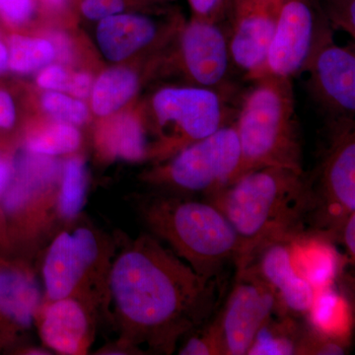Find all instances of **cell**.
I'll list each match as a JSON object with an SVG mask.
<instances>
[{
	"instance_id": "6da1fadb",
	"label": "cell",
	"mask_w": 355,
	"mask_h": 355,
	"mask_svg": "<svg viewBox=\"0 0 355 355\" xmlns=\"http://www.w3.org/2000/svg\"><path fill=\"white\" fill-rule=\"evenodd\" d=\"M219 280L198 275L153 235H119L106 306L118 338L103 354H174L217 311Z\"/></svg>"
},
{
	"instance_id": "7a4b0ae2",
	"label": "cell",
	"mask_w": 355,
	"mask_h": 355,
	"mask_svg": "<svg viewBox=\"0 0 355 355\" xmlns=\"http://www.w3.org/2000/svg\"><path fill=\"white\" fill-rule=\"evenodd\" d=\"M205 200L221 210L237 235L236 272L251 265L268 245L308 233L314 210L309 178L282 167L245 173Z\"/></svg>"
},
{
	"instance_id": "3957f363",
	"label": "cell",
	"mask_w": 355,
	"mask_h": 355,
	"mask_svg": "<svg viewBox=\"0 0 355 355\" xmlns=\"http://www.w3.org/2000/svg\"><path fill=\"white\" fill-rule=\"evenodd\" d=\"M139 216L150 231L207 279H220L234 265L239 241L230 222L214 203L177 193H153L137 200Z\"/></svg>"
},
{
	"instance_id": "277c9868",
	"label": "cell",
	"mask_w": 355,
	"mask_h": 355,
	"mask_svg": "<svg viewBox=\"0 0 355 355\" xmlns=\"http://www.w3.org/2000/svg\"><path fill=\"white\" fill-rule=\"evenodd\" d=\"M254 81L234 123L241 149L236 179L263 167L304 172L291 79L265 76Z\"/></svg>"
},
{
	"instance_id": "5b68a950",
	"label": "cell",
	"mask_w": 355,
	"mask_h": 355,
	"mask_svg": "<svg viewBox=\"0 0 355 355\" xmlns=\"http://www.w3.org/2000/svg\"><path fill=\"white\" fill-rule=\"evenodd\" d=\"M78 216L53 236L44 251V301L76 298L96 313L106 312L114 239Z\"/></svg>"
},
{
	"instance_id": "8992f818",
	"label": "cell",
	"mask_w": 355,
	"mask_h": 355,
	"mask_svg": "<svg viewBox=\"0 0 355 355\" xmlns=\"http://www.w3.org/2000/svg\"><path fill=\"white\" fill-rule=\"evenodd\" d=\"M62 163L21 147L14 151L13 175L0 203L6 237V253L24 249L58 216Z\"/></svg>"
},
{
	"instance_id": "52a82bcc",
	"label": "cell",
	"mask_w": 355,
	"mask_h": 355,
	"mask_svg": "<svg viewBox=\"0 0 355 355\" xmlns=\"http://www.w3.org/2000/svg\"><path fill=\"white\" fill-rule=\"evenodd\" d=\"M241 149L234 123L178 151L144 176L165 193L211 197L237 177Z\"/></svg>"
},
{
	"instance_id": "ba28073f",
	"label": "cell",
	"mask_w": 355,
	"mask_h": 355,
	"mask_svg": "<svg viewBox=\"0 0 355 355\" xmlns=\"http://www.w3.org/2000/svg\"><path fill=\"white\" fill-rule=\"evenodd\" d=\"M149 112L158 140L147 157L159 161L230 125L228 110L216 89L200 86L159 89L149 102Z\"/></svg>"
},
{
	"instance_id": "9c48e42d",
	"label": "cell",
	"mask_w": 355,
	"mask_h": 355,
	"mask_svg": "<svg viewBox=\"0 0 355 355\" xmlns=\"http://www.w3.org/2000/svg\"><path fill=\"white\" fill-rule=\"evenodd\" d=\"M309 181L314 198L309 232L335 241L343 224L355 212L354 119H334L328 147Z\"/></svg>"
},
{
	"instance_id": "30bf717a",
	"label": "cell",
	"mask_w": 355,
	"mask_h": 355,
	"mask_svg": "<svg viewBox=\"0 0 355 355\" xmlns=\"http://www.w3.org/2000/svg\"><path fill=\"white\" fill-rule=\"evenodd\" d=\"M282 313L279 299L253 266L236 272L234 286L212 319L222 355H247L268 320Z\"/></svg>"
},
{
	"instance_id": "8fae6325",
	"label": "cell",
	"mask_w": 355,
	"mask_h": 355,
	"mask_svg": "<svg viewBox=\"0 0 355 355\" xmlns=\"http://www.w3.org/2000/svg\"><path fill=\"white\" fill-rule=\"evenodd\" d=\"M331 31L312 0H282L261 76L291 79L304 72L318 44ZM257 78V79H258Z\"/></svg>"
},
{
	"instance_id": "7c38bea8",
	"label": "cell",
	"mask_w": 355,
	"mask_h": 355,
	"mask_svg": "<svg viewBox=\"0 0 355 355\" xmlns=\"http://www.w3.org/2000/svg\"><path fill=\"white\" fill-rule=\"evenodd\" d=\"M43 299L31 266L0 251V354L25 347Z\"/></svg>"
},
{
	"instance_id": "4fadbf2b",
	"label": "cell",
	"mask_w": 355,
	"mask_h": 355,
	"mask_svg": "<svg viewBox=\"0 0 355 355\" xmlns=\"http://www.w3.org/2000/svg\"><path fill=\"white\" fill-rule=\"evenodd\" d=\"M305 71L309 90L318 104L334 119H352L355 112V51L354 44L340 46L331 31L318 44Z\"/></svg>"
},
{
	"instance_id": "5bb4252c",
	"label": "cell",
	"mask_w": 355,
	"mask_h": 355,
	"mask_svg": "<svg viewBox=\"0 0 355 355\" xmlns=\"http://www.w3.org/2000/svg\"><path fill=\"white\" fill-rule=\"evenodd\" d=\"M175 38L178 67L189 85L217 90L232 62L228 36L219 23L191 17L182 23Z\"/></svg>"
},
{
	"instance_id": "9a60e30c",
	"label": "cell",
	"mask_w": 355,
	"mask_h": 355,
	"mask_svg": "<svg viewBox=\"0 0 355 355\" xmlns=\"http://www.w3.org/2000/svg\"><path fill=\"white\" fill-rule=\"evenodd\" d=\"M282 0H229L231 62L250 80L261 76Z\"/></svg>"
},
{
	"instance_id": "2e32d148",
	"label": "cell",
	"mask_w": 355,
	"mask_h": 355,
	"mask_svg": "<svg viewBox=\"0 0 355 355\" xmlns=\"http://www.w3.org/2000/svg\"><path fill=\"white\" fill-rule=\"evenodd\" d=\"M96 314L78 299L43 300L35 324L49 350L65 355L87 354L94 342Z\"/></svg>"
},
{
	"instance_id": "e0dca14e",
	"label": "cell",
	"mask_w": 355,
	"mask_h": 355,
	"mask_svg": "<svg viewBox=\"0 0 355 355\" xmlns=\"http://www.w3.org/2000/svg\"><path fill=\"white\" fill-rule=\"evenodd\" d=\"M183 22L165 28L146 14L120 12L99 21L96 39L107 60L123 62L151 50L168 36H174Z\"/></svg>"
},
{
	"instance_id": "ac0fdd59",
	"label": "cell",
	"mask_w": 355,
	"mask_h": 355,
	"mask_svg": "<svg viewBox=\"0 0 355 355\" xmlns=\"http://www.w3.org/2000/svg\"><path fill=\"white\" fill-rule=\"evenodd\" d=\"M250 266L272 287L284 314L307 316L317 291L298 272L291 242H275L263 248Z\"/></svg>"
},
{
	"instance_id": "d6986e66",
	"label": "cell",
	"mask_w": 355,
	"mask_h": 355,
	"mask_svg": "<svg viewBox=\"0 0 355 355\" xmlns=\"http://www.w3.org/2000/svg\"><path fill=\"white\" fill-rule=\"evenodd\" d=\"M105 119L96 133V146L103 157L128 162L147 157L146 130L139 114L125 112Z\"/></svg>"
},
{
	"instance_id": "ffe728a7",
	"label": "cell",
	"mask_w": 355,
	"mask_h": 355,
	"mask_svg": "<svg viewBox=\"0 0 355 355\" xmlns=\"http://www.w3.org/2000/svg\"><path fill=\"white\" fill-rule=\"evenodd\" d=\"M141 78L137 69L125 65L104 70L93 83L90 108L99 118L120 113L137 97Z\"/></svg>"
},
{
	"instance_id": "44dd1931",
	"label": "cell",
	"mask_w": 355,
	"mask_h": 355,
	"mask_svg": "<svg viewBox=\"0 0 355 355\" xmlns=\"http://www.w3.org/2000/svg\"><path fill=\"white\" fill-rule=\"evenodd\" d=\"M312 330L297 317L277 313L259 331L247 355H307Z\"/></svg>"
},
{
	"instance_id": "7402d4cb",
	"label": "cell",
	"mask_w": 355,
	"mask_h": 355,
	"mask_svg": "<svg viewBox=\"0 0 355 355\" xmlns=\"http://www.w3.org/2000/svg\"><path fill=\"white\" fill-rule=\"evenodd\" d=\"M330 243L314 233H305L291 242L298 272L316 291L331 286L336 279L338 259Z\"/></svg>"
},
{
	"instance_id": "603a6c76",
	"label": "cell",
	"mask_w": 355,
	"mask_h": 355,
	"mask_svg": "<svg viewBox=\"0 0 355 355\" xmlns=\"http://www.w3.org/2000/svg\"><path fill=\"white\" fill-rule=\"evenodd\" d=\"M83 135L78 127L51 121L26 132L22 147L38 155L58 157L71 155L81 146Z\"/></svg>"
},
{
	"instance_id": "cb8c5ba5",
	"label": "cell",
	"mask_w": 355,
	"mask_h": 355,
	"mask_svg": "<svg viewBox=\"0 0 355 355\" xmlns=\"http://www.w3.org/2000/svg\"><path fill=\"white\" fill-rule=\"evenodd\" d=\"M88 193V172L81 156H70L62 164L58 184V218L69 222L80 216Z\"/></svg>"
},
{
	"instance_id": "d4e9b609",
	"label": "cell",
	"mask_w": 355,
	"mask_h": 355,
	"mask_svg": "<svg viewBox=\"0 0 355 355\" xmlns=\"http://www.w3.org/2000/svg\"><path fill=\"white\" fill-rule=\"evenodd\" d=\"M349 313L345 299L330 286L317 291L307 316L311 329L320 335L345 340L349 331Z\"/></svg>"
},
{
	"instance_id": "484cf974",
	"label": "cell",
	"mask_w": 355,
	"mask_h": 355,
	"mask_svg": "<svg viewBox=\"0 0 355 355\" xmlns=\"http://www.w3.org/2000/svg\"><path fill=\"white\" fill-rule=\"evenodd\" d=\"M8 70L16 74L40 71L57 58L55 46L48 38L13 33L6 39Z\"/></svg>"
},
{
	"instance_id": "4316f807",
	"label": "cell",
	"mask_w": 355,
	"mask_h": 355,
	"mask_svg": "<svg viewBox=\"0 0 355 355\" xmlns=\"http://www.w3.org/2000/svg\"><path fill=\"white\" fill-rule=\"evenodd\" d=\"M40 105L51 121L80 127L90 118L85 102L67 93L46 91L40 98Z\"/></svg>"
},
{
	"instance_id": "83f0119b",
	"label": "cell",
	"mask_w": 355,
	"mask_h": 355,
	"mask_svg": "<svg viewBox=\"0 0 355 355\" xmlns=\"http://www.w3.org/2000/svg\"><path fill=\"white\" fill-rule=\"evenodd\" d=\"M180 355H222L220 340L214 321H209L186 336Z\"/></svg>"
},
{
	"instance_id": "f1b7e54d",
	"label": "cell",
	"mask_w": 355,
	"mask_h": 355,
	"mask_svg": "<svg viewBox=\"0 0 355 355\" xmlns=\"http://www.w3.org/2000/svg\"><path fill=\"white\" fill-rule=\"evenodd\" d=\"M326 19L331 27L355 37V0H328Z\"/></svg>"
},
{
	"instance_id": "f546056e",
	"label": "cell",
	"mask_w": 355,
	"mask_h": 355,
	"mask_svg": "<svg viewBox=\"0 0 355 355\" xmlns=\"http://www.w3.org/2000/svg\"><path fill=\"white\" fill-rule=\"evenodd\" d=\"M34 13L35 0H0V19L8 27H22Z\"/></svg>"
},
{
	"instance_id": "4dcf8cb0",
	"label": "cell",
	"mask_w": 355,
	"mask_h": 355,
	"mask_svg": "<svg viewBox=\"0 0 355 355\" xmlns=\"http://www.w3.org/2000/svg\"><path fill=\"white\" fill-rule=\"evenodd\" d=\"M72 71L67 65L51 64L40 70L37 76L36 83L40 88L46 91H58L69 92Z\"/></svg>"
},
{
	"instance_id": "1f68e13d",
	"label": "cell",
	"mask_w": 355,
	"mask_h": 355,
	"mask_svg": "<svg viewBox=\"0 0 355 355\" xmlns=\"http://www.w3.org/2000/svg\"><path fill=\"white\" fill-rule=\"evenodd\" d=\"M127 0H81L80 10L89 20L100 21L123 12Z\"/></svg>"
},
{
	"instance_id": "d6a6232c",
	"label": "cell",
	"mask_w": 355,
	"mask_h": 355,
	"mask_svg": "<svg viewBox=\"0 0 355 355\" xmlns=\"http://www.w3.org/2000/svg\"><path fill=\"white\" fill-rule=\"evenodd\" d=\"M193 17L219 23L228 15L229 0H188Z\"/></svg>"
},
{
	"instance_id": "836d02e7",
	"label": "cell",
	"mask_w": 355,
	"mask_h": 355,
	"mask_svg": "<svg viewBox=\"0 0 355 355\" xmlns=\"http://www.w3.org/2000/svg\"><path fill=\"white\" fill-rule=\"evenodd\" d=\"M18 111L15 100L8 89L0 86V132H8L17 123Z\"/></svg>"
},
{
	"instance_id": "e575fe53",
	"label": "cell",
	"mask_w": 355,
	"mask_h": 355,
	"mask_svg": "<svg viewBox=\"0 0 355 355\" xmlns=\"http://www.w3.org/2000/svg\"><path fill=\"white\" fill-rule=\"evenodd\" d=\"M48 39L55 46L57 58L60 64L67 65L74 62L76 57V48H74L73 41L67 33L51 31Z\"/></svg>"
},
{
	"instance_id": "d590c367",
	"label": "cell",
	"mask_w": 355,
	"mask_h": 355,
	"mask_svg": "<svg viewBox=\"0 0 355 355\" xmlns=\"http://www.w3.org/2000/svg\"><path fill=\"white\" fill-rule=\"evenodd\" d=\"M94 78L92 74L85 70L72 71L71 80L67 94L84 100L90 96Z\"/></svg>"
},
{
	"instance_id": "8d00e7d4",
	"label": "cell",
	"mask_w": 355,
	"mask_h": 355,
	"mask_svg": "<svg viewBox=\"0 0 355 355\" xmlns=\"http://www.w3.org/2000/svg\"><path fill=\"white\" fill-rule=\"evenodd\" d=\"M355 212L347 217V220L343 224L340 231L336 236L335 241L342 243L343 249L349 254L350 260L354 261L355 254Z\"/></svg>"
},
{
	"instance_id": "74e56055",
	"label": "cell",
	"mask_w": 355,
	"mask_h": 355,
	"mask_svg": "<svg viewBox=\"0 0 355 355\" xmlns=\"http://www.w3.org/2000/svg\"><path fill=\"white\" fill-rule=\"evenodd\" d=\"M8 70V49L6 42L0 38V76Z\"/></svg>"
},
{
	"instance_id": "f35d334b",
	"label": "cell",
	"mask_w": 355,
	"mask_h": 355,
	"mask_svg": "<svg viewBox=\"0 0 355 355\" xmlns=\"http://www.w3.org/2000/svg\"><path fill=\"white\" fill-rule=\"evenodd\" d=\"M42 2L51 10H64L69 0H42Z\"/></svg>"
},
{
	"instance_id": "ab89813d",
	"label": "cell",
	"mask_w": 355,
	"mask_h": 355,
	"mask_svg": "<svg viewBox=\"0 0 355 355\" xmlns=\"http://www.w3.org/2000/svg\"><path fill=\"white\" fill-rule=\"evenodd\" d=\"M158 1H163V0H158Z\"/></svg>"
}]
</instances>
